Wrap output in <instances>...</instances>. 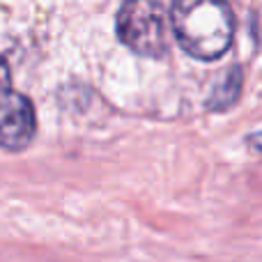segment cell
<instances>
[{"instance_id": "obj_6", "label": "cell", "mask_w": 262, "mask_h": 262, "mask_svg": "<svg viewBox=\"0 0 262 262\" xmlns=\"http://www.w3.org/2000/svg\"><path fill=\"white\" fill-rule=\"evenodd\" d=\"M246 140H249L251 147H255V149H260V152H262V131H255V134H251Z\"/></svg>"}, {"instance_id": "obj_4", "label": "cell", "mask_w": 262, "mask_h": 262, "mask_svg": "<svg viewBox=\"0 0 262 262\" xmlns=\"http://www.w3.org/2000/svg\"><path fill=\"white\" fill-rule=\"evenodd\" d=\"M242 88H244V74H242V67L235 64L230 72H226V76L214 85L212 95L207 99V108L214 111V113H221V111H228L230 106L237 104L242 95Z\"/></svg>"}, {"instance_id": "obj_3", "label": "cell", "mask_w": 262, "mask_h": 262, "mask_svg": "<svg viewBox=\"0 0 262 262\" xmlns=\"http://www.w3.org/2000/svg\"><path fill=\"white\" fill-rule=\"evenodd\" d=\"M37 131L35 106L21 92H9L0 99V147L21 152L32 143Z\"/></svg>"}, {"instance_id": "obj_2", "label": "cell", "mask_w": 262, "mask_h": 262, "mask_svg": "<svg viewBox=\"0 0 262 262\" xmlns=\"http://www.w3.org/2000/svg\"><path fill=\"white\" fill-rule=\"evenodd\" d=\"M170 9L154 0L124 3L118 12L115 30L124 46L147 58H161L168 53V16Z\"/></svg>"}, {"instance_id": "obj_5", "label": "cell", "mask_w": 262, "mask_h": 262, "mask_svg": "<svg viewBox=\"0 0 262 262\" xmlns=\"http://www.w3.org/2000/svg\"><path fill=\"white\" fill-rule=\"evenodd\" d=\"M12 92V69H9L7 60L0 55V99Z\"/></svg>"}, {"instance_id": "obj_1", "label": "cell", "mask_w": 262, "mask_h": 262, "mask_svg": "<svg viewBox=\"0 0 262 262\" xmlns=\"http://www.w3.org/2000/svg\"><path fill=\"white\" fill-rule=\"evenodd\" d=\"M235 14L226 3L180 0L170 7V28L177 44L195 60H219L235 37Z\"/></svg>"}]
</instances>
